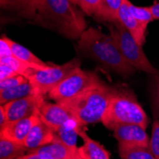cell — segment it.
<instances>
[{"label":"cell","instance_id":"20","mask_svg":"<svg viewBox=\"0 0 159 159\" xmlns=\"http://www.w3.org/2000/svg\"><path fill=\"white\" fill-rule=\"evenodd\" d=\"M80 127L85 126H82L75 119H74L60 127L55 132V135L66 145L73 148H77V136H79L77 132Z\"/></svg>","mask_w":159,"mask_h":159},{"label":"cell","instance_id":"29","mask_svg":"<svg viewBox=\"0 0 159 159\" xmlns=\"http://www.w3.org/2000/svg\"><path fill=\"white\" fill-rule=\"evenodd\" d=\"M150 11L152 14V17L154 20H159V1L154 2L152 5L149 6Z\"/></svg>","mask_w":159,"mask_h":159},{"label":"cell","instance_id":"22","mask_svg":"<svg viewBox=\"0 0 159 159\" xmlns=\"http://www.w3.org/2000/svg\"><path fill=\"white\" fill-rule=\"evenodd\" d=\"M122 159H155L150 147L137 145H118Z\"/></svg>","mask_w":159,"mask_h":159},{"label":"cell","instance_id":"13","mask_svg":"<svg viewBox=\"0 0 159 159\" xmlns=\"http://www.w3.org/2000/svg\"><path fill=\"white\" fill-rule=\"evenodd\" d=\"M126 30L133 35L139 45L143 46L146 41L147 29L140 24L136 18L133 16L129 8V0H124L118 13V20Z\"/></svg>","mask_w":159,"mask_h":159},{"label":"cell","instance_id":"10","mask_svg":"<svg viewBox=\"0 0 159 159\" xmlns=\"http://www.w3.org/2000/svg\"><path fill=\"white\" fill-rule=\"evenodd\" d=\"M113 136L118 141V145H137L149 147L150 137L146 129L137 124L118 125L113 129Z\"/></svg>","mask_w":159,"mask_h":159},{"label":"cell","instance_id":"26","mask_svg":"<svg viewBox=\"0 0 159 159\" xmlns=\"http://www.w3.org/2000/svg\"><path fill=\"white\" fill-rule=\"evenodd\" d=\"M29 79L21 75H12L9 78H6L4 80L0 81V91H3L6 89L13 88V87H16L18 85H21L25 82H27Z\"/></svg>","mask_w":159,"mask_h":159},{"label":"cell","instance_id":"24","mask_svg":"<svg viewBox=\"0 0 159 159\" xmlns=\"http://www.w3.org/2000/svg\"><path fill=\"white\" fill-rule=\"evenodd\" d=\"M129 11H131L132 14L136 18V20L140 24H142L146 29H147L148 25L154 20L149 7L135 6L129 0Z\"/></svg>","mask_w":159,"mask_h":159},{"label":"cell","instance_id":"4","mask_svg":"<svg viewBox=\"0 0 159 159\" xmlns=\"http://www.w3.org/2000/svg\"><path fill=\"white\" fill-rule=\"evenodd\" d=\"M101 122L111 131L123 124H137L147 129L149 117L132 92L117 90L111 97Z\"/></svg>","mask_w":159,"mask_h":159},{"label":"cell","instance_id":"16","mask_svg":"<svg viewBox=\"0 0 159 159\" xmlns=\"http://www.w3.org/2000/svg\"><path fill=\"white\" fill-rule=\"evenodd\" d=\"M42 0H0L1 8L17 13L21 17L34 19Z\"/></svg>","mask_w":159,"mask_h":159},{"label":"cell","instance_id":"23","mask_svg":"<svg viewBox=\"0 0 159 159\" xmlns=\"http://www.w3.org/2000/svg\"><path fill=\"white\" fill-rule=\"evenodd\" d=\"M150 93L153 116L159 119V70L151 75Z\"/></svg>","mask_w":159,"mask_h":159},{"label":"cell","instance_id":"28","mask_svg":"<svg viewBox=\"0 0 159 159\" xmlns=\"http://www.w3.org/2000/svg\"><path fill=\"white\" fill-rule=\"evenodd\" d=\"M16 75V74L14 73V70L11 67L0 63V81L4 80L6 78H9L12 75Z\"/></svg>","mask_w":159,"mask_h":159},{"label":"cell","instance_id":"32","mask_svg":"<svg viewBox=\"0 0 159 159\" xmlns=\"http://www.w3.org/2000/svg\"><path fill=\"white\" fill-rule=\"evenodd\" d=\"M71 2H73L75 5H78V0H70Z\"/></svg>","mask_w":159,"mask_h":159},{"label":"cell","instance_id":"8","mask_svg":"<svg viewBox=\"0 0 159 159\" xmlns=\"http://www.w3.org/2000/svg\"><path fill=\"white\" fill-rule=\"evenodd\" d=\"M45 102V96L33 94L21 99L1 105L4 108L8 122L30 117L32 115L38 113L41 106Z\"/></svg>","mask_w":159,"mask_h":159},{"label":"cell","instance_id":"14","mask_svg":"<svg viewBox=\"0 0 159 159\" xmlns=\"http://www.w3.org/2000/svg\"><path fill=\"white\" fill-rule=\"evenodd\" d=\"M55 138V132L44 122L39 120L29 133L24 146L29 150H35L52 143Z\"/></svg>","mask_w":159,"mask_h":159},{"label":"cell","instance_id":"9","mask_svg":"<svg viewBox=\"0 0 159 159\" xmlns=\"http://www.w3.org/2000/svg\"><path fill=\"white\" fill-rule=\"evenodd\" d=\"M39 117L54 132L68 122L75 119L70 111L61 103H43L39 110ZM76 120V119H75Z\"/></svg>","mask_w":159,"mask_h":159},{"label":"cell","instance_id":"2","mask_svg":"<svg viewBox=\"0 0 159 159\" xmlns=\"http://www.w3.org/2000/svg\"><path fill=\"white\" fill-rule=\"evenodd\" d=\"M78 48L85 55L121 76H131L136 70L125 60L114 38L99 29H87L79 38Z\"/></svg>","mask_w":159,"mask_h":159},{"label":"cell","instance_id":"6","mask_svg":"<svg viewBox=\"0 0 159 159\" xmlns=\"http://www.w3.org/2000/svg\"><path fill=\"white\" fill-rule=\"evenodd\" d=\"M80 64L78 58H74L62 65H51L43 70H34L28 79L32 83L35 94L45 96L68 75L80 68Z\"/></svg>","mask_w":159,"mask_h":159},{"label":"cell","instance_id":"31","mask_svg":"<svg viewBox=\"0 0 159 159\" xmlns=\"http://www.w3.org/2000/svg\"><path fill=\"white\" fill-rule=\"evenodd\" d=\"M17 159H46V158H44L43 156L39 155L37 153H34V152H28L25 155H23Z\"/></svg>","mask_w":159,"mask_h":159},{"label":"cell","instance_id":"27","mask_svg":"<svg viewBox=\"0 0 159 159\" xmlns=\"http://www.w3.org/2000/svg\"><path fill=\"white\" fill-rule=\"evenodd\" d=\"M100 0H78V6L88 16H94Z\"/></svg>","mask_w":159,"mask_h":159},{"label":"cell","instance_id":"21","mask_svg":"<svg viewBox=\"0 0 159 159\" xmlns=\"http://www.w3.org/2000/svg\"><path fill=\"white\" fill-rule=\"evenodd\" d=\"M29 150L23 145L6 138H0V159H17Z\"/></svg>","mask_w":159,"mask_h":159},{"label":"cell","instance_id":"18","mask_svg":"<svg viewBox=\"0 0 159 159\" xmlns=\"http://www.w3.org/2000/svg\"><path fill=\"white\" fill-rule=\"evenodd\" d=\"M124 0H100L95 11V17L99 20L115 22L118 20V13Z\"/></svg>","mask_w":159,"mask_h":159},{"label":"cell","instance_id":"30","mask_svg":"<svg viewBox=\"0 0 159 159\" xmlns=\"http://www.w3.org/2000/svg\"><path fill=\"white\" fill-rule=\"evenodd\" d=\"M8 123V119H7V116H6V113H5V111H4V108L1 106L0 107V129H3Z\"/></svg>","mask_w":159,"mask_h":159},{"label":"cell","instance_id":"19","mask_svg":"<svg viewBox=\"0 0 159 159\" xmlns=\"http://www.w3.org/2000/svg\"><path fill=\"white\" fill-rule=\"evenodd\" d=\"M33 94H35L34 89L32 83L28 80L27 82L16 87H13V88L0 91V103H1V105H5L11 101L21 99Z\"/></svg>","mask_w":159,"mask_h":159},{"label":"cell","instance_id":"3","mask_svg":"<svg viewBox=\"0 0 159 159\" xmlns=\"http://www.w3.org/2000/svg\"><path fill=\"white\" fill-rule=\"evenodd\" d=\"M116 89L105 84L102 80L81 94L61 102L82 126L101 122L111 97Z\"/></svg>","mask_w":159,"mask_h":159},{"label":"cell","instance_id":"7","mask_svg":"<svg viewBox=\"0 0 159 159\" xmlns=\"http://www.w3.org/2000/svg\"><path fill=\"white\" fill-rule=\"evenodd\" d=\"M100 81L101 79L93 71L78 68L53 88L48 93V97L56 103H61L81 94Z\"/></svg>","mask_w":159,"mask_h":159},{"label":"cell","instance_id":"17","mask_svg":"<svg viewBox=\"0 0 159 159\" xmlns=\"http://www.w3.org/2000/svg\"><path fill=\"white\" fill-rule=\"evenodd\" d=\"M8 40L10 43L12 55L16 57V59L21 61L22 63L28 65L31 68L36 69V70H43V69H46L51 66V65L45 63L44 61H42L40 58H38L36 55H34L26 47L18 44L17 42L13 41L10 38H8Z\"/></svg>","mask_w":159,"mask_h":159},{"label":"cell","instance_id":"15","mask_svg":"<svg viewBox=\"0 0 159 159\" xmlns=\"http://www.w3.org/2000/svg\"><path fill=\"white\" fill-rule=\"evenodd\" d=\"M77 133L83 140V145L78 148L81 159H110V152L103 145L87 134L85 127H80Z\"/></svg>","mask_w":159,"mask_h":159},{"label":"cell","instance_id":"1","mask_svg":"<svg viewBox=\"0 0 159 159\" xmlns=\"http://www.w3.org/2000/svg\"><path fill=\"white\" fill-rule=\"evenodd\" d=\"M70 0H42L34 23L69 39H79L86 31L83 13Z\"/></svg>","mask_w":159,"mask_h":159},{"label":"cell","instance_id":"5","mask_svg":"<svg viewBox=\"0 0 159 159\" xmlns=\"http://www.w3.org/2000/svg\"><path fill=\"white\" fill-rule=\"evenodd\" d=\"M110 34L116 41L119 50L125 60L135 70H142L149 75L156 74L158 70L153 67L143 51V46L139 45L125 27L115 21L109 25Z\"/></svg>","mask_w":159,"mask_h":159},{"label":"cell","instance_id":"25","mask_svg":"<svg viewBox=\"0 0 159 159\" xmlns=\"http://www.w3.org/2000/svg\"><path fill=\"white\" fill-rule=\"evenodd\" d=\"M150 150L155 159H159V119L154 118L152 125V134L150 137Z\"/></svg>","mask_w":159,"mask_h":159},{"label":"cell","instance_id":"11","mask_svg":"<svg viewBox=\"0 0 159 159\" xmlns=\"http://www.w3.org/2000/svg\"><path fill=\"white\" fill-rule=\"evenodd\" d=\"M39 120L40 117L38 112L30 117L8 122L3 129H0V138H6L24 145L29 133Z\"/></svg>","mask_w":159,"mask_h":159},{"label":"cell","instance_id":"12","mask_svg":"<svg viewBox=\"0 0 159 159\" xmlns=\"http://www.w3.org/2000/svg\"><path fill=\"white\" fill-rule=\"evenodd\" d=\"M29 152H34L46 159H81L78 148L70 147L56 137L54 140L41 148L32 150Z\"/></svg>","mask_w":159,"mask_h":159}]
</instances>
